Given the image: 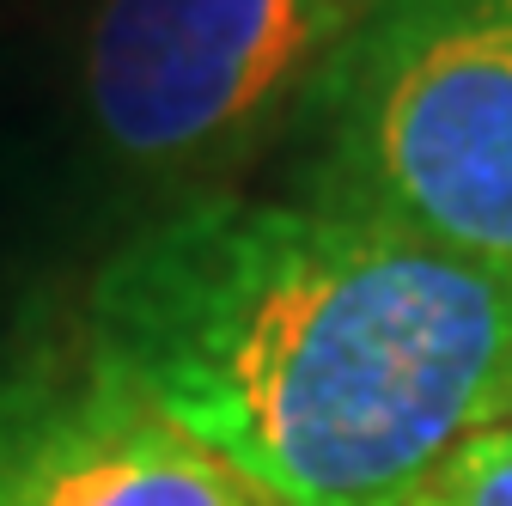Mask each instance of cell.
Returning <instances> with one entry per match:
<instances>
[{
    "instance_id": "obj_5",
    "label": "cell",
    "mask_w": 512,
    "mask_h": 506,
    "mask_svg": "<svg viewBox=\"0 0 512 506\" xmlns=\"http://www.w3.org/2000/svg\"><path fill=\"white\" fill-rule=\"evenodd\" d=\"M409 506H512V421L470 433Z\"/></svg>"
},
{
    "instance_id": "obj_1",
    "label": "cell",
    "mask_w": 512,
    "mask_h": 506,
    "mask_svg": "<svg viewBox=\"0 0 512 506\" xmlns=\"http://www.w3.org/2000/svg\"><path fill=\"white\" fill-rule=\"evenodd\" d=\"M86 348L269 506H409L512 415V275L311 196H196L104 257Z\"/></svg>"
},
{
    "instance_id": "obj_4",
    "label": "cell",
    "mask_w": 512,
    "mask_h": 506,
    "mask_svg": "<svg viewBox=\"0 0 512 506\" xmlns=\"http://www.w3.org/2000/svg\"><path fill=\"white\" fill-rule=\"evenodd\" d=\"M0 506H269L80 342L0 366Z\"/></svg>"
},
{
    "instance_id": "obj_2",
    "label": "cell",
    "mask_w": 512,
    "mask_h": 506,
    "mask_svg": "<svg viewBox=\"0 0 512 506\" xmlns=\"http://www.w3.org/2000/svg\"><path fill=\"white\" fill-rule=\"evenodd\" d=\"M305 122L311 202L512 275V0H372Z\"/></svg>"
},
{
    "instance_id": "obj_3",
    "label": "cell",
    "mask_w": 512,
    "mask_h": 506,
    "mask_svg": "<svg viewBox=\"0 0 512 506\" xmlns=\"http://www.w3.org/2000/svg\"><path fill=\"white\" fill-rule=\"evenodd\" d=\"M372 0H104L86 31V116L128 171L189 177L305 116Z\"/></svg>"
}]
</instances>
